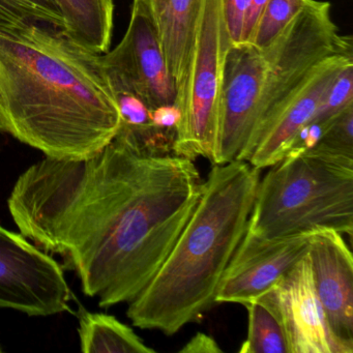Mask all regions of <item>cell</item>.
I'll list each match as a JSON object with an SVG mask.
<instances>
[{
  "label": "cell",
  "mask_w": 353,
  "mask_h": 353,
  "mask_svg": "<svg viewBox=\"0 0 353 353\" xmlns=\"http://www.w3.org/2000/svg\"><path fill=\"white\" fill-rule=\"evenodd\" d=\"M194 161L154 154L127 130L92 157H45L8 200L21 234L59 254L101 307L131 303L152 280L197 208Z\"/></svg>",
  "instance_id": "obj_1"
},
{
  "label": "cell",
  "mask_w": 353,
  "mask_h": 353,
  "mask_svg": "<svg viewBox=\"0 0 353 353\" xmlns=\"http://www.w3.org/2000/svg\"><path fill=\"white\" fill-rule=\"evenodd\" d=\"M121 119L101 55L61 28H0V131L59 160L102 150Z\"/></svg>",
  "instance_id": "obj_2"
},
{
  "label": "cell",
  "mask_w": 353,
  "mask_h": 353,
  "mask_svg": "<svg viewBox=\"0 0 353 353\" xmlns=\"http://www.w3.org/2000/svg\"><path fill=\"white\" fill-rule=\"evenodd\" d=\"M260 176L249 162L214 164L174 247L129 303L133 325L172 336L216 303L221 279L247 232Z\"/></svg>",
  "instance_id": "obj_3"
},
{
  "label": "cell",
  "mask_w": 353,
  "mask_h": 353,
  "mask_svg": "<svg viewBox=\"0 0 353 353\" xmlns=\"http://www.w3.org/2000/svg\"><path fill=\"white\" fill-rule=\"evenodd\" d=\"M326 229L352 237L353 154L315 145L260 179L247 230L274 239Z\"/></svg>",
  "instance_id": "obj_4"
},
{
  "label": "cell",
  "mask_w": 353,
  "mask_h": 353,
  "mask_svg": "<svg viewBox=\"0 0 353 353\" xmlns=\"http://www.w3.org/2000/svg\"><path fill=\"white\" fill-rule=\"evenodd\" d=\"M230 46L222 0H200L187 75L177 102L181 121L173 143L175 156L214 162L223 69Z\"/></svg>",
  "instance_id": "obj_5"
},
{
  "label": "cell",
  "mask_w": 353,
  "mask_h": 353,
  "mask_svg": "<svg viewBox=\"0 0 353 353\" xmlns=\"http://www.w3.org/2000/svg\"><path fill=\"white\" fill-rule=\"evenodd\" d=\"M265 81L261 50L250 44L229 47L219 100L214 164L249 162L261 121Z\"/></svg>",
  "instance_id": "obj_6"
},
{
  "label": "cell",
  "mask_w": 353,
  "mask_h": 353,
  "mask_svg": "<svg viewBox=\"0 0 353 353\" xmlns=\"http://www.w3.org/2000/svg\"><path fill=\"white\" fill-rule=\"evenodd\" d=\"M63 268L23 234L0 226V307L28 316L71 311Z\"/></svg>",
  "instance_id": "obj_7"
},
{
  "label": "cell",
  "mask_w": 353,
  "mask_h": 353,
  "mask_svg": "<svg viewBox=\"0 0 353 353\" xmlns=\"http://www.w3.org/2000/svg\"><path fill=\"white\" fill-rule=\"evenodd\" d=\"M101 61L111 90L136 94L152 112L176 106V85L158 30L150 12L139 1L133 3L123 40L112 51L101 55Z\"/></svg>",
  "instance_id": "obj_8"
},
{
  "label": "cell",
  "mask_w": 353,
  "mask_h": 353,
  "mask_svg": "<svg viewBox=\"0 0 353 353\" xmlns=\"http://www.w3.org/2000/svg\"><path fill=\"white\" fill-rule=\"evenodd\" d=\"M316 232L265 239L247 230L223 274L216 303L245 305L261 296L309 252Z\"/></svg>",
  "instance_id": "obj_9"
},
{
  "label": "cell",
  "mask_w": 353,
  "mask_h": 353,
  "mask_svg": "<svg viewBox=\"0 0 353 353\" xmlns=\"http://www.w3.org/2000/svg\"><path fill=\"white\" fill-rule=\"evenodd\" d=\"M353 61V48L334 53L320 61L297 90L262 125L249 163L268 168L288 154L299 132L313 119L339 72Z\"/></svg>",
  "instance_id": "obj_10"
},
{
  "label": "cell",
  "mask_w": 353,
  "mask_h": 353,
  "mask_svg": "<svg viewBox=\"0 0 353 353\" xmlns=\"http://www.w3.org/2000/svg\"><path fill=\"white\" fill-rule=\"evenodd\" d=\"M262 295L278 312L289 353H341L316 292L309 252Z\"/></svg>",
  "instance_id": "obj_11"
},
{
  "label": "cell",
  "mask_w": 353,
  "mask_h": 353,
  "mask_svg": "<svg viewBox=\"0 0 353 353\" xmlns=\"http://www.w3.org/2000/svg\"><path fill=\"white\" fill-rule=\"evenodd\" d=\"M314 284L341 353L353 352V258L341 233L316 232L309 249Z\"/></svg>",
  "instance_id": "obj_12"
},
{
  "label": "cell",
  "mask_w": 353,
  "mask_h": 353,
  "mask_svg": "<svg viewBox=\"0 0 353 353\" xmlns=\"http://www.w3.org/2000/svg\"><path fill=\"white\" fill-rule=\"evenodd\" d=\"M199 6L200 0H166L159 21L161 45L176 85V106L187 75Z\"/></svg>",
  "instance_id": "obj_13"
},
{
  "label": "cell",
  "mask_w": 353,
  "mask_h": 353,
  "mask_svg": "<svg viewBox=\"0 0 353 353\" xmlns=\"http://www.w3.org/2000/svg\"><path fill=\"white\" fill-rule=\"evenodd\" d=\"M63 20V32L76 44L105 54L112 38L113 0H53Z\"/></svg>",
  "instance_id": "obj_14"
},
{
  "label": "cell",
  "mask_w": 353,
  "mask_h": 353,
  "mask_svg": "<svg viewBox=\"0 0 353 353\" xmlns=\"http://www.w3.org/2000/svg\"><path fill=\"white\" fill-rule=\"evenodd\" d=\"M80 347L85 353H154L130 326L114 316L81 312L79 317Z\"/></svg>",
  "instance_id": "obj_15"
},
{
  "label": "cell",
  "mask_w": 353,
  "mask_h": 353,
  "mask_svg": "<svg viewBox=\"0 0 353 353\" xmlns=\"http://www.w3.org/2000/svg\"><path fill=\"white\" fill-rule=\"evenodd\" d=\"M249 315L247 340L241 353H289L288 343L278 312L264 295L245 303Z\"/></svg>",
  "instance_id": "obj_16"
},
{
  "label": "cell",
  "mask_w": 353,
  "mask_h": 353,
  "mask_svg": "<svg viewBox=\"0 0 353 353\" xmlns=\"http://www.w3.org/2000/svg\"><path fill=\"white\" fill-rule=\"evenodd\" d=\"M42 24L63 28V20L53 0H0V28Z\"/></svg>",
  "instance_id": "obj_17"
},
{
  "label": "cell",
  "mask_w": 353,
  "mask_h": 353,
  "mask_svg": "<svg viewBox=\"0 0 353 353\" xmlns=\"http://www.w3.org/2000/svg\"><path fill=\"white\" fill-rule=\"evenodd\" d=\"M307 3L309 0H268L247 44L259 50L266 48Z\"/></svg>",
  "instance_id": "obj_18"
},
{
  "label": "cell",
  "mask_w": 353,
  "mask_h": 353,
  "mask_svg": "<svg viewBox=\"0 0 353 353\" xmlns=\"http://www.w3.org/2000/svg\"><path fill=\"white\" fill-rule=\"evenodd\" d=\"M222 9L231 46L245 44L251 0H222Z\"/></svg>",
  "instance_id": "obj_19"
},
{
  "label": "cell",
  "mask_w": 353,
  "mask_h": 353,
  "mask_svg": "<svg viewBox=\"0 0 353 353\" xmlns=\"http://www.w3.org/2000/svg\"><path fill=\"white\" fill-rule=\"evenodd\" d=\"M181 353H221L223 352L218 343L212 336L203 332H197L183 348Z\"/></svg>",
  "instance_id": "obj_20"
},
{
  "label": "cell",
  "mask_w": 353,
  "mask_h": 353,
  "mask_svg": "<svg viewBox=\"0 0 353 353\" xmlns=\"http://www.w3.org/2000/svg\"><path fill=\"white\" fill-rule=\"evenodd\" d=\"M268 1V0H251V11H250L247 28H245V44H247L248 41H249L252 32H253L254 26H255L256 21H257L258 17H259L264 6L266 5Z\"/></svg>",
  "instance_id": "obj_21"
},
{
  "label": "cell",
  "mask_w": 353,
  "mask_h": 353,
  "mask_svg": "<svg viewBox=\"0 0 353 353\" xmlns=\"http://www.w3.org/2000/svg\"><path fill=\"white\" fill-rule=\"evenodd\" d=\"M134 1H139L148 9L158 30L159 21H160L166 0H134Z\"/></svg>",
  "instance_id": "obj_22"
},
{
  "label": "cell",
  "mask_w": 353,
  "mask_h": 353,
  "mask_svg": "<svg viewBox=\"0 0 353 353\" xmlns=\"http://www.w3.org/2000/svg\"><path fill=\"white\" fill-rule=\"evenodd\" d=\"M1 351H3V349H1V347H0V352H1Z\"/></svg>",
  "instance_id": "obj_23"
}]
</instances>
